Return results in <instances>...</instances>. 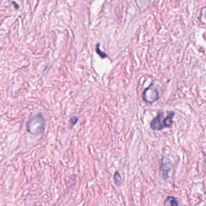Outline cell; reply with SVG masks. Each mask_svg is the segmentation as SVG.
Wrapping results in <instances>:
<instances>
[{
    "label": "cell",
    "mask_w": 206,
    "mask_h": 206,
    "mask_svg": "<svg viewBox=\"0 0 206 206\" xmlns=\"http://www.w3.org/2000/svg\"><path fill=\"white\" fill-rule=\"evenodd\" d=\"M45 120L41 113L33 117L27 123V130L34 135H39L44 131Z\"/></svg>",
    "instance_id": "1"
},
{
    "label": "cell",
    "mask_w": 206,
    "mask_h": 206,
    "mask_svg": "<svg viewBox=\"0 0 206 206\" xmlns=\"http://www.w3.org/2000/svg\"><path fill=\"white\" fill-rule=\"evenodd\" d=\"M159 98V93L158 90L153 85V84L151 85L149 87L147 88L143 94H142V99L143 100L149 103H154L157 101Z\"/></svg>",
    "instance_id": "2"
},
{
    "label": "cell",
    "mask_w": 206,
    "mask_h": 206,
    "mask_svg": "<svg viewBox=\"0 0 206 206\" xmlns=\"http://www.w3.org/2000/svg\"><path fill=\"white\" fill-rule=\"evenodd\" d=\"M172 167V161L168 157H164L162 158L160 166V173L164 180L169 178V173Z\"/></svg>",
    "instance_id": "3"
},
{
    "label": "cell",
    "mask_w": 206,
    "mask_h": 206,
    "mask_svg": "<svg viewBox=\"0 0 206 206\" xmlns=\"http://www.w3.org/2000/svg\"><path fill=\"white\" fill-rule=\"evenodd\" d=\"M165 113L164 112H159L156 117L150 123V126L153 130L155 131H161L165 128L164 125Z\"/></svg>",
    "instance_id": "4"
},
{
    "label": "cell",
    "mask_w": 206,
    "mask_h": 206,
    "mask_svg": "<svg viewBox=\"0 0 206 206\" xmlns=\"http://www.w3.org/2000/svg\"><path fill=\"white\" fill-rule=\"evenodd\" d=\"M175 113L173 111H169L168 113L167 116L164 118V125L165 128H171L173 125V118L174 117Z\"/></svg>",
    "instance_id": "5"
},
{
    "label": "cell",
    "mask_w": 206,
    "mask_h": 206,
    "mask_svg": "<svg viewBox=\"0 0 206 206\" xmlns=\"http://www.w3.org/2000/svg\"><path fill=\"white\" fill-rule=\"evenodd\" d=\"M164 204L165 205H173L177 206L178 205V202L177 200L173 197H168L165 201Z\"/></svg>",
    "instance_id": "6"
},
{
    "label": "cell",
    "mask_w": 206,
    "mask_h": 206,
    "mask_svg": "<svg viewBox=\"0 0 206 206\" xmlns=\"http://www.w3.org/2000/svg\"><path fill=\"white\" fill-rule=\"evenodd\" d=\"M113 180L114 182L117 186H119L122 183V177L120 173L119 172L116 171L115 173V175L113 176Z\"/></svg>",
    "instance_id": "7"
},
{
    "label": "cell",
    "mask_w": 206,
    "mask_h": 206,
    "mask_svg": "<svg viewBox=\"0 0 206 206\" xmlns=\"http://www.w3.org/2000/svg\"><path fill=\"white\" fill-rule=\"evenodd\" d=\"M79 121V117L77 116H72L70 118L69 124L71 128H72Z\"/></svg>",
    "instance_id": "8"
},
{
    "label": "cell",
    "mask_w": 206,
    "mask_h": 206,
    "mask_svg": "<svg viewBox=\"0 0 206 206\" xmlns=\"http://www.w3.org/2000/svg\"><path fill=\"white\" fill-rule=\"evenodd\" d=\"M99 46H100V45H99V44L97 46V48H96V52H97L98 53V55H100L101 56V58H104L107 57V55H105V54L104 52L101 51L100 50V48H99Z\"/></svg>",
    "instance_id": "9"
},
{
    "label": "cell",
    "mask_w": 206,
    "mask_h": 206,
    "mask_svg": "<svg viewBox=\"0 0 206 206\" xmlns=\"http://www.w3.org/2000/svg\"><path fill=\"white\" fill-rule=\"evenodd\" d=\"M13 4V5H14V6H15V9H18L19 8V5L16 3V2H15V1H13V3H12Z\"/></svg>",
    "instance_id": "10"
}]
</instances>
